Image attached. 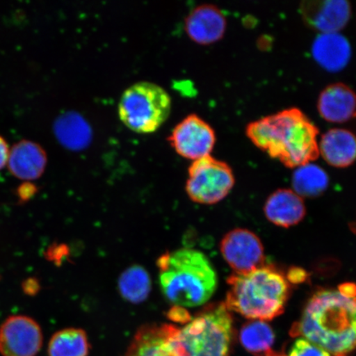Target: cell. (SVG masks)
Instances as JSON below:
<instances>
[{"label":"cell","instance_id":"cell-1","mask_svg":"<svg viewBox=\"0 0 356 356\" xmlns=\"http://www.w3.org/2000/svg\"><path fill=\"white\" fill-rule=\"evenodd\" d=\"M291 333L331 355L353 353L356 350V284H341L314 293Z\"/></svg>","mask_w":356,"mask_h":356},{"label":"cell","instance_id":"cell-2","mask_svg":"<svg viewBox=\"0 0 356 356\" xmlns=\"http://www.w3.org/2000/svg\"><path fill=\"white\" fill-rule=\"evenodd\" d=\"M247 136L258 148L289 168L312 163L319 156L318 128L297 108L252 122Z\"/></svg>","mask_w":356,"mask_h":356},{"label":"cell","instance_id":"cell-3","mask_svg":"<svg viewBox=\"0 0 356 356\" xmlns=\"http://www.w3.org/2000/svg\"><path fill=\"white\" fill-rule=\"evenodd\" d=\"M160 288L175 306L195 308L210 300L218 277L207 257L195 249L181 248L159 257Z\"/></svg>","mask_w":356,"mask_h":356},{"label":"cell","instance_id":"cell-4","mask_svg":"<svg viewBox=\"0 0 356 356\" xmlns=\"http://www.w3.org/2000/svg\"><path fill=\"white\" fill-rule=\"evenodd\" d=\"M225 305L251 320L270 321L284 313L289 286L284 275L273 266H264L250 273L233 274L228 279Z\"/></svg>","mask_w":356,"mask_h":356},{"label":"cell","instance_id":"cell-5","mask_svg":"<svg viewBox=\"0 0 356 356\" xmlns=\"http://www.w3.org/2000/svg\"><path fill=\"white\" fill-rule=\"evenodd\" d=\"M234 336L231 312L224 304L200 312L172 338L176 356H229Z\"/></svg>","mask_w":356,"mask_h":356},{"label":"cell","instance_id":"cell-6","mask_svg":"<svg viewBox=\"0 0 356 356\" xmlns=\"http://www.w3.org/2000/svg\"><path fill=\"white\" fill-rule=\"evenodd\" d=\"M172 100L162 87L139 82L129 87L120 99L118 113L124 126L139 134L154 133L170 115Z\"/></svg>","mask_w":356,"mask_h":356},{"label":"cell","instance_id":"cell-7","mask_svg":"<svg viewBox=\"0 0 356 356\" xmlns=\"http://www.w3.org/2000/svg\"><path fill=\"white\" fill-rule=\"evenodd\" d=\"M234 185V173L228 164L208 155L191 163L186 191L195 203L213 204L224 200Z\"/></svg>","mask_w":356,"mask_h":356},{"label":"cell","instance_id":"cell-8","mask_svg":"<svg viewBox=\"0 0 356 356\" xmlns=\"http://www.w3.org/2000/svg\"><path fill=\"white\" fill-rule=\"evenodd\" d=\"M216 140L213 128L195 114L178 123L168 138L178 154L193 161L211 155Z\"/></svg>","mask_w":356,"mask_h":356},{"label":"cell","instance_id":"cell-9","mask_svg":"<svg viewBox=\"0 0 356 356\" xmlns=\"http://www.w3.org/2000/svg\"><path fill=\"white\" fill-rule=\"evenodd\" d=\"M42 344L41 327L28 316H11L0 326L2 356H35L41 350Z\"/></svg>","mask_w":356,"mask_h":356},{"label":"cell","instance_id":"cell-10","mask_svg":"<svg viewBox=\"0 0 356 356\" xmlns=\"http://www.w3.org/2000/svg\"><path fill=\"white\" fill-rule=\"evenodd\" d=\"M220 251L236 274L250 273L264 266V246L260 238L250 230L230 231L222 239Z\"/></svg>","mask_w":356,"mask_h":356},{"label":"cell","instance_id":"cell-11","mask_svg":"<svg viewBox=\"0 0 356 356\" xmlns=\"http://www.w3.org/2000/svg\"><path fill=\"white\" fill-rule=\"evenodd\" d=\"M301 12L311 28L321 33H333L348 24L351 7L346 0L307 1L302 3Z\"/></svg>","mask_w":356,"mask_h":356},{"label":"cell","instance_id":"cell-12","mask_svg":"<svg viewBox=\"0 0 356 356\" xmlns=\"http://www.w3.org/2000/svg\"><path fill=\"white\" fill-rule=\"evenodd\" d=\"M177 327L172 324H147L134 336L124 356H176L172 338Z\"/></svg>","mask_w":356,"mask_h":356},{"label":"cell","instance_id":"cell-13","mask_svg":"<svg viewBox=\"0 0 356 356\" xmlns=\"http://www.w3.org/2000/svg\"><path fill=\"white\" fill-rule=\"evenodd\" d=\"M47 155L35 142L22 140L10 151L8 168L13 177L22 181H33L41 177L46 170Z\"/></svg>","mask_w":356,"mask_h":356},{"label":"cell","instance_id":"cell-14","mask_svg":"<svg viewBox=\"0 0 356 356\" xmlns=\"http://www.w3.org/2000/svg\"><path fill=\"white\" fill-rule=\"evenodd\" d=\"M226 29V19L215 6H200L186 20V31L194 42L209 44L219 41Z\"/></svg>","mask_w":356,"mask_h":356},{"label":"cell","instance_id":"cell-15","mask_svg":"<svg viewBox=\"0 0 356 356\" xmlns=\"http://www.w3.org/2000/svg\"><path fill=\"white\" fill-rule=\"evenodd\" d=\"M318 109L327 122L349 121L356 115V93L344 83L332 84L320 95Z\"/></svg>","mask_w":356,"mask_h":356},{"label":"cell","instance_id":"cell-16","mask_svg":"<svg viewBox=\"0 0 356 356\" xmlns=\"http://www.w3.org/2000/svg\"><path fill=\"white\" fill-rule=\"evenodd\" d=\"M264 212L267 220L273 224L289 228L304 219L306 208L304 200L295 191L280 189L267 199Z\"/></svg>","mask_w":356,"mask_h":356},{"label":"cell","instance_id":"cell-17","mask_svg":"<svg viewBox=\"0 0 356 356\" xmlns=\"http://www.w3.org/2000/svg\"><path fill=\"white\" fill-rule=\"evenodd\" d=\"M317 63L329 72H339L349 64L351 47L348 40L339 33H320L312 46Z\"/></svg>","mask_w":356,"mask_h":356},{"label":"cell","instance_id":"cell-18","mask_svg":"<svg viewBox=\"0 0 356 356\" xmlns=\"http://www.w3.org/2000/svg\"><path fill=\"white\" fill-rule=\"evenodd\" d=\"M319 154L333 167L346 168L356 160V136L345 129H332L318 143Z\"/></svg>","mask_w":356,"mask_h":356},{"label":"cell","instance_id":"cell-19","mask_svg":"<svg viewBox=\"0 0 356 356\" xmlns=\"http://www.w3.org/2000/svg\"><path fill=\"white\" fill-rule=\"evenodd\" d=\"M118 286L123 300L130 304L140 305L148 299L152 289V282L145 267L133 265L120 275Z\"/></svg>","mask_w":356,"mask_h":356},{"label":"cell","instance_id":"cell-20","mask_svg":"<svg viewBox=\"0 0 356 356\" xmlns=\"http://www.w3.org/2000/svg\"><path fill=\"white\" fill-rule=\"evenodd\" d=\"M90 351L86 331L80 328H65L57 332L48 345V356H88Z\"/></svg>","mask_w":356,"mask_h":356},{"label":"cell","instance_id":"cell-21","mask_svg":"<svg viewBox=\"0 0 356 356\" xmlns=\"http://www.w3.org/2000/svg\"><path fill=\"white\" fill-rule=\"evenodd\" d=\"M239 341L249 353L254 356H266L273 350L275 333L265 321L252 320L240 329Z\"/></svg>","mask_w":356,"mask_h":356},{"label":"cell","instance_id":"cell-22","mask_svg":"<svg viewBox=\"0 0 356 356\" xmlns=\"http://www.w3.org/2000/svg\"><path fill=\"white\" fill-rule=\"evenodd\" d=\"M329 177L324 169L309 163L297 167L293 172L292 185L300 197H316L327 190Z\"/></svg>","mask_w":356,"mask_h":356},{"label":"cell","instance_id":"cell-23","mask_svg":"<svg viewBox=\"0 0 356 356\" xmlns=\"http://www.w3.org/2000/svg\"><path fill=\"white\" fill-rule=\"evenodd\" d=\"M54 132L60 143L70 149H81L86 145V123L77 114L60 115L55 122Z\"/></svg>","mask_w":356,"mask_h":356},{"label":"cell","instance_id":"cell-24","mask_svg":"<svg viewBox=\"0 0 356 356\" xmlns=\"http://www.w3.org/2000/svg\"><path fill=\"white\" fill-rule=\"evenodd\" d=\"M288 356H332L327 351L312 342L300 338L291 347Z\"/></svg>","mask_w":356,"mask_h":356},{"label":"cell","instance_id":"cell-25","mask_svg":"<svg viewBox=\"0 0 356 356\" xmlns=\"http://www.w3.org/2000/svg\"><path fill=\"white\" fill-rule=\"evenodd\" d=\"M168 316L172 322L181 324H186L193 318L188 311L178 306H173V308L168 312Z\"/></svg>","mask_w":356,"mask_h":356},{"label":"cell","instance_id":"cell-26","mask_svg":"<svg viewBox=\"0 0 356 356\" xmlns=\"http://www.w3.org/2000/svg\"><path fill=\"white\" fill-rule=\"evenodd\" d=\"M37 191V188L33 184H25L17 188V197H19L20 202H26L33 197Z\"/></svg>","mask_w":356,"mask_h":356},{"label":"cell","instance_id":"cell-27","mask_svg":"<svg viewBox=\"0 0 356 356\" xmlns=\"http://www.w3.org/2000/svg\"><path fill=\"white\" fill-rule=\"evenodd\" d=\"M10 151V149L7 141L2 136H0V170H2L6 166Z\"/></svg>","mask_w":356,"mask_h":356},{"label":"cell","instance_id":"cell-28","mask_svg":"<svg viewBox=\"0 0 356 356\" xmlns=\"http://www.w3.org/2000/svg\"><path fill=\"white\" fill-rule=\"evenodd\" d=\"M355 117H356V115H355Z\"/></svg>","mask_w":356,"mask_h":356}]
</instances>
